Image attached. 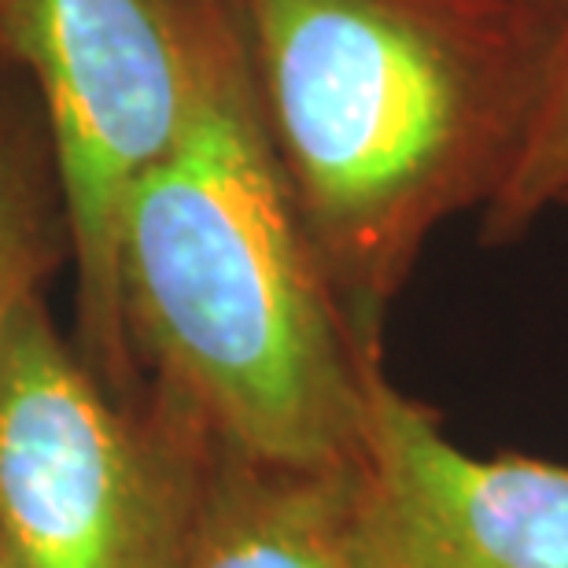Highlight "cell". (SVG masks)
I'll use <instances>...</instances> for the list:
<instances>
[{"label":"cell","mask_w":568,"mask_h":568,"mask_svg":"<svg viewBox=\"0 0 568 568\" xmlns=\"http://www.w3.org/2000/svg\"><path fill=\"white\" fill-rule=\"evenodd\" d=\"M207 436L144 392L111 395L41 295L0 339V561L178 568Z\"/></svg>","instance_id":"3"},{"label":"cell","mask_w":568,"mask_h":568,"mask_svg":"<svg viewBox=\"0 0 568 568\" xmlns=\"http://www.w3.org/2000/svg\"><path fill=\"white\" fill-rule=\"evenodd\" d=\"M547 4H554V8H568V0H547Z\"/></svg>","instance_id":"9"},{"label":"cell","mask_w":568,"mask_h":568,"mask_svg":"<svg viewBox=\"0 0 568 568\" xmlns=\"http://www.w3.org/2000/svg\"><path fill=\"white\" fill-rule=\"evenodd\" d=\"M178 568H362L347 469H270L207 439Z\"/></svg>","instance_id":"6"},{"label":"cell","mask_w":568,"mask_h":568,"mask_svg":"<svg viewBox=\"0 0 568 568\" xmlns=\"http://www.w3.org/2000/svg\"><path fill=\"white\" fill-rule=\"evenodd\" d=\"M325 277L381 336L436 225L487 207L536 111L547 0H219Z\"/></svg>","instance_id":"2"},{"label":"cell","mask_w":568,"mask_h":568,"mask_svg":"<svg viewBox=\"0 0 568 568\" xmlns=\"http://www.w3.org/2000/svg\"><path fill=\"white\" fill-rule=\"evenodd\" d=\"M189 104L119 222V295L148 392L222 450L339 473L381 336L351 322L258 126L219 0H178Z\"/></svg>","instance_id":"1"},{"label":"cell","mask_w":568,"mask_h":568,"mask_svg":"<svg viewBox=\"0 0 568 568\" xmlns=\"http://www.w3.org/2000/svg\"><path fill=\"white\" fill-rule=\"evenodd\" d=\"M561 203H565V207H568V189H565V196H561Z\"/></svg>","instance_id":"10"},{"label":"cell","mask_w":568,"mask_h":568,"mask_svg":"<svg viewBox=\"0 0 568 568\" xmlns=\"http://www.w3.org/2000/svg\"><path fill=\"white\" fill-rule=\"evenodd\" d=\"M0 568H8V565H4V561H0Z\"/></svg>","instance_id":"11"},{"label":"cell","mask_w":568,"mask_h":568,"mask_svg":"<svg viewBox=\"0 0 568 568\" xmlns=\"http://www.w3.org/2000/svg\"><path fill=\"white\" fill-rule=\"evenodd\" d=\"M71 252L52 141L30 82L4 67L0 82V339L44 277Z\"/></svg>","instance_id":"7"},{"label":"cell","mask_w":568,"mask_h":568,"mask_svg":"<svg viewBox=\"0 0 568 568\" xmlns=\"http://www.w3.org/2000/svg\"><path fill=\"white\" fill-rule=\"evenodd\" d=\"M568 189V8L554 30L547 71H542L539 100L520 141V152L509 166L503 189L487 203L484 236L495 244L514 241L539 219L542 211L561 203Z\"/></svg>","instance_id":"8"},{"label":"cell","mask_w":568,"mask_h":568,"mask_svg":"<svg viewBox=\"0 0 568 568\" xmlns=\"http://www.w3.org/2000/svg\"><path fill=\"white\" fill-rule=\"evenodd\" d=\"M347 487L362 568H568V465L469 454L381 355Z\"/></svg>","instance_id":"5"},{"label":"cell","mask_w":568,"mask_h":568,"mask_svg":"<svg viewBox=\"0 0 568 568\" xmlns=\"http://www.w3.org/2000/svg\"><path fill=\"white\" fill-rule=\"evenodd\" d=\"M0 67L30 82L52 141L82 358L111 395L138 403L144 381L122 322L119 222L185 119L178 0H0Z\"/></svg>","instance_id":"4"}]
</instances>
